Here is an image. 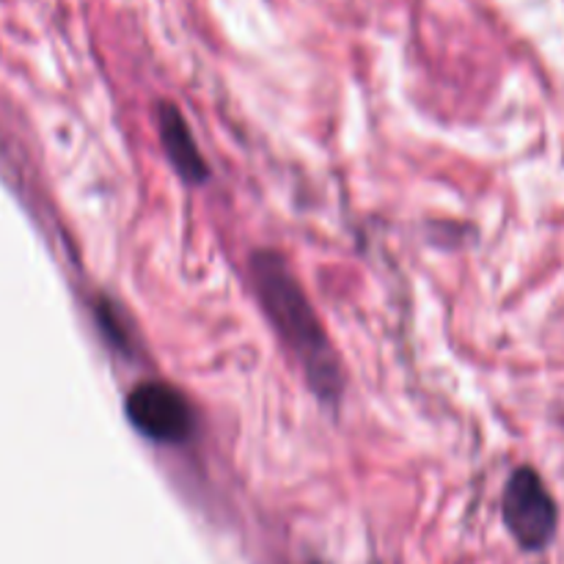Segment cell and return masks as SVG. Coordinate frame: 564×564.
I'll return each mask as SVG.
<instances>
[{"label": "cell", "mask_w": 564, "mask_h": 564, "mask_svg": "<svg viewBox=\"0 0 564 564\" xmlns=\"http://www.w3.org/2000/svg\"><path fill=\"white\" fill-rule=\"evenodd\" d=\"M158 127H160V141H163L165 154H169L171 165L180 171V176L191 185H198L209 176L207 163H204L202 152H198L196 141L191 135V127L182 119L176 105H160L158 110Z\"/></svg>", "instance_id": "cell-4"}, {"label": "cell", "mask_w": 564, "mask_h": 564, "mask_svg": "<svg viewBox=\"0 0 564 564\" xmlns=\"http://www.w3.org/2000/svg\"><path fill=\"white\" fill-rule=\"evenodd\" d=\"M97 314H99V325H102L105 336H108V339L113 341L119 350H127V347H130V330L124 328V323H127L124 314L116 312V306L110 301L99 303Z\"/></svg>", "instance_id": "cell-5"}, {"label": "cell", "mask_w": 564, "mask_h": 564, "mask_svg": "<svg viewBox=\"0 0 564 564\" xmlns=\"http://www.w3.org/2000/svg\"><path fill=\"white\" fill-rule=\"evenodd\" d=\"M124 411L132 427L154 444H185L196 430V413L187 397L163 380L138 383L127 394Z\"/></svg>", "instance_id": "cell-2"}, {"label": "cell", "mask_w": 564, "mask_h": 564, "mask_svg": "<svg viewBox=\"0 0 564 564\" xmlns=\"http://www.w3.org/2000/svg\"><path fill=\"white\" fill-rule=\"evenodd\" d=\"M251 275L262 308L268 312L270 323L279 328L281 339L290 345L297 361L303 364L312 389L323 400H336L341 389H345V375H341L339 358H336L334 347H330V339L325 336L317 312L312 308L308 297L303 295L301 284L290 273L281 253H253Z\"/></svg>", "instance_id": "cell-1"}, {"label": "cell", "mask_w": 564, "mask_h": 564, "mask_svg": "<svg viewBox=\"0 0 564 564\" xmlns=\"http://www.w3.org/2000/svg\"><path fill=\"white\" fill-rule=\"evenodd\" d=\"M501 516H505V527L510 529L512 538L527 551L545 549L554 538L556 521H560L554 496L545 488L543 477L529 466L512 471L505 488V499H501Z\"/></svg>", "instance_id": "cell-3"}]
</instances>
